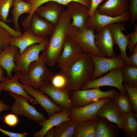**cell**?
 <instances>
[{
  "label": "cell",
  "mask_w": 137,
  "mask_h": 137,
  "mask_svg": "<svg viewBox=\"0 0 137 137\" xmlns=\"http://www.w3.org/2000/svg\"><path fill=\"white\" fill-rule=\"evenodd\" d=\"M71 21L69 14L64 10L54 25L45 47L46 63L50 66L55 65L59 58L72 27Z\"/></svg>",
  "instance_id": "6da1fadb"
},
{
  "label": "cell",
  "mask_w": 137,
  "mask_h": 137,
  "mask_svg": "<svg viewBox=\"0 0 137 137\" xmlns=\"http://www.w3.org/2000/svg\"><path fill=\"white\" fill-rule=\"evenodd\" d=\"M94 65L90 54L84 53L65 70H60L67 80L66 89L72 91L81 89L83 85L91 79Z\"/></svg>",
  "instance_id": "7a4b0ae2"
},
{
  "label": "cell",
  "mask_w": 137,
  "mask_h": 137,
  "mask_svg": "<svg viewBox=\"0 0 137 137\" xmlns=\"http://www.w3.org/2000/svg\"><path fill=\"white\" fill-rule=\"evenodd\" d=\"M46 55V51L44 49L39 56V59L30 64L27 73L25 74H21L19 81L22 83L38 89L49 82L53 75L47 66Z\"/></svg>",
  "instance_id": "3957f363"
},
{
  "label": "cell",
  "mask_w": 137,
  "mask_h": 137,
  "mask_svg": "<svg viewBox=\"0 0 137 137\" xmlns=\"http://www.w3.org/2000/svg\"><path fill=\"white\" fill-rule=\"evenodd\" d=\"M95 30L86 26L80 28L72 26L68 38L80 46L83 53L104 57L95 45Z\"/></svg>",
  "instance_id": "277c9868"
},
{
  "label": "cell",
  "mask_w": 137,
  "mask_h": 137,
  "mask_svg": "<svg viewBox=\"0 0 137 137\" xmlns=\"http://www.w3.org/2000/svg\"><path fill=\"white\" fill-rule=\"evenodd\" d=\"M119 92L115 89L104 91L100 87L71 91L70 98L72 107L79 108L105 97L112 98Z\"/></svg>",
  "instance_id": "5b68a950"
},
{
  "label": "cell",
  "mask_w": 137,
  "mask_h": 137,
  "mask_svg": "<svg viewBox=\"0 0 137 137\" xmlns=\"http://www.w3.org/2000/svg\"><path fill=\"white\" fill-rule=\"evenodd\" d=\"M48 39V38H46L41 43L31 45L26 48L21 54L18 52L15 56L14 60L16 66L13 72H20L23 74H26L30 64L39 59V54L44 49Z\"/></svg>",
  "instance_id": "8992f818"
},
{
  "label": "cell",
  "mask_w": 137,
  "mask_h": 137,
  "mask_svg": "<svg viewBox=\"0 0 137 137\" xmlns=\"http://www.w3.org/2000/svg\"><path fill=\"white\" fill-rule=\"evenodd\" d=\"M121 68L112 69L104 76L90 79L83 85L81 89H88L107 86L115 87L121 92L127 93L123 84Z\"/></svg>",
  "instance_id": "52a82bcc"
},
{
  "label": "cell",
  "mask_w": 137,
  "mask_h": 137,
  "mask_svg": "<svg viewBox=\"0 0 137 137\" xmlns=\"http://www.w3.org/2000/svg\"><path fill=\"white\" fill-rule=\"evenodd\" d=\"M9 93L15 99L10 108L12 113L17 116H25L38 123L47 119L34 107L29 104L27 98L11 92Z\"/></svg>",
  "instance_id": "ba28073f"
},
{
  "label": "cell",
  "mask_w": 137,
  "mask_h": 137,
  "mask_svg": "<svg viewBox=\"0 0 137 137\" xmlns=\"http://www.w3.org/2000/svg\"><path fill=\"white\" fill-rule=\"evenodd\" d=\"M90 54L94 65V70L91 79L98 78L112 69L121 68L126 65V61L119 55L108 58Z\"/></svg>",
  "instance_id": "9c48e42d"
},
{
  "label": "cell",
  "mask_w": 137,
  "mask_h": 137,
  "mask_svg": "<svg viewBox=\"0 0 137 137\" xmlns=\"http://www.w3.org/2000/svg\"><path fill=\"white\" fill-rule=\"evenodd\" d=\"M112 98L105 97L90 103L83 106L72 107L69 110L68 118L78 122L97 118V112L101 107Z\"/></svg>",
  "instance_id": "30bf717a"
},
{
  "label": "cell",
  "mask_w": 137,
  "mask_h": 137,
  "mask_svg": "<svg viewBox=\"0 0 137 137\" xmlns=\"http://www.w3.org/2000/svg\"><path fill=\"white\" fill-rule=\"evenodd\" d=\"M95 42L97 48L104 57L116 56L113 48L115 43L109 25L96 32L95 34Z\"/></svg>",
  "instance_id": "8fae6325"
},
{
  "label": "cell",
  "mask_w": 137,
  "mask_h": 137,
  "mask_svg": "<svg viewBox=\"0 0 137 137\" xmlns=\"http://www.w3.org/2000/svg\"><path fill=\"white\" fill-rule=\"evenodd\" d=\"M130 17V14L128 11L121 15L112 17L100 14L96 9L93 18L89 16L85 26L94 29L96 32L111 24L127 22L129 21Z\"/></svg>",
  "instance_id": "7c38bea8"
},
{
  "label": "cell",
  "mask_w": 137,
  "mask_h": 137,
  "mask_svg": "<svg viewBox=\"0 0 137 137\" xmlns=\"http://www.w3.org/2000/svg\"><path fill=\"white\" fill-rule=\"evenodd\" d=\"M21 85L25 91L33 97L40 105L45 110L48 117L53 113L63 110L42 91L36 89L27 84L21 83Z\"/></svg>",
  "instance_id": "4fadbf2b"
},
{
  "label": "cell",
  "mask_w": 137,
  "mask_h": 137,
  "mask_svg": "<svg viewBox=\"0 0 137 137\" xmlns=\"http://www.w3.org/2000/svg\"><path fill=\"white\" fill-rule=\"evenodd\" d=\"M65 6L66 10L71 19L72 26L80 28L85 27L90 16L89 8L77 2H71Z\"/></svg>",
  "instance_id": "5bb4252c"
},
{
  "label": "cell",
  "mask_w": 137,
  "mask_h": 137,
  "mask_svg": "<svg viewBox=\"0 0 137 137\" xmlns=\"http://www.w3.org/2000/svg\"><path fill=\"white\" fill-rule=\"evenodd\" d=\"M83 53L80 46L67 38L57 63L60 70H65Z\"/></svg>",
  "instance_id": "9a60e30c"
},
{
  "label": "cell",
  "mask_w": 137,
  "mask_h": 137,
  "mask_svg": "<svg viewBox=\"0 0 137 137\" xmlns=\"http://www.w3.org/2000/svg\"><path fill=\"white\" fill-rule=\"evenodd\" d=\"M39 89L49 96L54 102L63 109L69 110L72 107L70 98L71 91L55 88L49 82L40 87Z\"/></svg>",
  "instance_id": "2e32d148"
},
{
  "label": "cell",
  "mask_w": 137,
  "mask_h": 137,
  "mask_svg": "<svg viewBox=\"0 0 137 137\" xmlns=\"http://www.w3.org/2000/svg\"><path fill=\"white\" fill-rule=\"evenodd\" d=\"M109 25L115 43L119 49V55L126 61L127 65H131L126 52L130 38L128 35H125L123 32L125 30V24L124 23L119 22Z\"/></svg>",
  "instance_id": "e0dca14e"
},
{
  "label": "cell",
  "mask_w": 137,
  "mask_h": 137,
  "mask_svg": "<svg viewBox=\"0 0 137 137\" xmlns=\"http://www.w3.org/2000/svg\"><path fill=\"white\" fill-rule=\"evenodd\" d=\"M21 74V72H17L11 78L5 77L4 80L0 83V93L3 90L11 92L26 98L33 105L39 104L34 98L30 96L25 91L21 83L19 82Z\"/></svg>",
  "instance_id": "ac0fdd59"
},
{
  "label": "cell",
  "mask_w": 137,
  "mask_h": 137,
  "mask_svg": "<svg viewBox=\"0 0 137 137\" xmlns=\"http://www.w3.org/2000/svg\"><path fill=\"white\" fill-rule=\"evenodd\" d=\"M129 0H107L97 10L100 14L111 16L121 15L128 11Z\"/></svg>",
  "instance_id": "d6986e66"
},
{
  "label": "cell",
  "mask_w": 137,
  "mask_h": 137,
  "mask_svg": "<svg viewBox=\"0 0 137 137\" xmlns=\"http://www.w3.org/2000/svg\"><path fill=\"white\" fill-rule=\"evenodd\" d=\"M46 3L45 5L38 8L35 13L54 26L64 10V5L53 1Z\"/></svg>",
  "instance_id": "ffe728a7"
},
{
  "label": "cell",
  "mask_w": 137,
  "mask_h": 137,
  "mask_svg": "<svg viewBox=\"0 0 137 137\" xmlns=\"http://www.w3.org/2000/svg\"><path fill=\"white\" fill-rule=\"evenodd\" d=\"M97 115L98 117L105 118L115 124L120 130L124 132L121 120V114L112 98L101 107L97 112Z\"/></svg>",
  "instance_id": "44dd1931"
},
{
  "label": "cell",
  "mask_w": 137,
  "mask_h": 137,
  "mask_svg": "<svg viewBox=\"0 0 137 137\" xmlns=\"http://www.w3.org/2000/svg\"><path fill=\"white\" fill-rule=\"evenodd\" d=\"M69 110L63 109L51 115L46 119L38 123L42 128L32 134L34 137H44L49 129L65 121L70 119L68 118Z\"/></svg>",
  "instance_id": "7402d4cb"
},
{
  "label": "cell",
  "mask_w": 137,
  "mask_h": 137,
  "mask_svg": "<svg viewBox=\"0 0 137 137\" xmlns=\"http://www.w3.org/2000/svg\"><path fill=\"white\" fill-rule=\"evenodd\" d=\"M54 26L52 24L34 13L31 17L29 28L36 36L46 38L51 35Z\"/></svg>",
  "instance_id": "603a6c76"
},
{
  "label": "cell",
  "mask_w": 137,
  "mask_h": 137,
  "mask_svg": "<svg viewBox=\"0 0 137 137\" xmlns=\"http://www.w3.org/2000/svg\"><path fill=\"white\" fill-rule=\"evenodd\" d=\"M46 39L36 36L29 28L22 33L19 37H14L12 36L10 40L9 45L18 47L19 49V52L21 54L29 46L35 43H41Z\"/></svg>",
  "instance_id": "cb8c5ba5"
},
{
  "label": "cell",
  "mask_w": 137,
  "mask_h": 137,
  "mask_svg": "<svg viewBox=\"0 0 137 137\" xmlns=\"http://www.w3.org/2000/svg\"><path fill=\"white\" fill-rule=\"evenodd\" d=\"M18 52L19 49L18 47L9 45L0 53V65L6 71L7 77L9 79L12 77V72L16 66L14 57Z\"/></svg>",
  "instance_id": "d4e9b609"
},
{
  "label": "cell",
  "mask_w": 137,
  "mask_h": 137,
  "mask_svg": "<svg viewBox=\"0 0 137 137\" xmlns=\"http://www.w3.org/2000/svg\"><path fill=\"white\" fill-rule=\"evenodd\" d=\"M120 129L115 124L107 119L98 117L95 129V137H117Z\"/></svg>",
  "instance_id": "484cf974"
},
{
  "label": "cell",
  "mask_w": 137,
  "mask_h": 137,
  "mask_svg": "<svg viewBox=\"0 0 137 137\" xmlns=\"http://www.w3.org/2000/svg\"><path fill=\"white\" fill-rule=\"evenodd\" d=\"M13 8L11 12L12 15V21L14 26V29L16 31H21L19 24L20 16L25 13L30 14L32 10L31 4L23 0H13Z\"/></svg>",
  "instance_id": "4316f807"
},
{
  "label": "cell",
  "mask_w": 137,
  "mask_h": 137,
  "mask_svg": "<svg viewBox=\"0 0 137 137\" xmlns=\"http://www.w3.org/2000/svg\"><path fill=\"white\" fill-rule=\"evenodd\" d=\"M97 118L78 122L73 137H95Z\"/></svg>",
  "instance_id": "83f0119b"
},
{
  "label": "cell",
  "mask_w": 137,
  "mask_h": 137,
  "mask_svg": "<svg viewBox=\"0 0 137 137\" xmlns=\"http://www.w3.org/2000/svg\"><path fill=\"white\" fill-rule=\"evenodd\" d=\"M137 116L132 111L121 114L122 122L126 136H137Z\"/></svg>",
  "instance_id": "f1b7e54d"
},
{
  "label": "cell",
  "mask_w": 137,
  "mask_h": 137,
  "mask_svg": "<svg viewBox=\"0 0 137 137\" xmlns=\"http://www.w3.org/2000/svg\"><path fill=\"white\" fill-rule=\"evenodd\" d=\"M78 122L70 119L54 127L55 137H73Z\"/></svg>",
  "instance_id": "f546056e"
},
{
  "label": "cell",
  "mask_w": 137,
  "mask_h": 137,
  "mask_svg": "<svg viewBox=\"0 0 137 137\" xmlns=\"http://www.w3.org/2000/svg\"><path fill=\"white\" fill-rule=\"evenodd\" d=\"M112 99L121 114L132 111L131 102L127 93L118 92Z\"/></svg>",
  "instance_id": "4dcf8cb0"
},
{
  "label": "cell",
  "mask_w": 137,
  "mask_h": 137,
  "mask_svg": "<svg viewBox=\"0 0 137 137\" xmlns=\"http://www.w3.org/2000/svg\"><path fill=\"white\" fill-rule=\"evenodd\" d=\"M121 69L123 82L124 84L137 86V66L127 65Z\"/></svg>",
  "instance_id": "1f68e13d"
},
{
  "label": "cell",
  "mask_w": 137,
  "mask_h": 137,
  "mask_svg": "<svg viewBox=\"0 0 137 137\" xmlns=\"http://www.w3.org/2000/svg\"><path fill=\"white\" fill-rule=\"evenodd\" d=\"M31 3L32 5V10L30 15H32L36 9L43 4L53 1L57 2L63 5H66L72 2H77L81 3L90 8L91 4V0H24Z\"/></svg>",
  "instance_id": "d6a6232c"
},
{
  "label": "cell",
  "mask_w": 137,
  "mask_h": 137,
  "mask_svg": "<svg viewBox=\"0 0 137 137\" xmlns=\"http://www.w3.org/2000/svg\"><path fill=\"white\" fill-rule=\"evenodd\" d=\"M13 0H0V21L6 22L12 21L8 19V16L10 8L13 7Z\"/></svg>",
  "instance_id": "836d02e7"
},
{
  "label": "cell",
  "mask_w": 137,
  "mask_h": 137,
  "mask_svg": "<svg viewBox=\"0 0 137 137\" xmlns=\"http://www.w3.org/2000/svg\"><path fill=\"white\" fill-rule=\"evenodd\" d=\"M123 84L131 102V111L137 116V86Z\"/></svg>",
  "instance_id": "e575fe53"
},
{
  "label": "cell",
  "mask_w": 137,
  "mask_h": 137,
  "mask_svg": "<svg viewBox=\"0 0 137 137\" xmlns=\"http://www.w3.org/2000/svg\"><path fill=\"white\" fill-rule=\"evenodd\" d=\"M50 82V84L55 88L67 89L66 79L65 76L61 73L53 76Z\"/></svg>",
  "instance_id": "d590c367"
},
{
  "label": "cell",
  "mask_w": 137,
  "mask_h": 137,
  "mask_svg": "<svg viewBox=\"0 0 137 137\" xmlns=\"http://www.w3.org/2000/svg\"><path fill=\"white\" fill-rule=\"evenodd\" d=\"M11 37L7 30L0 26V49L3 50L9 46V41Z\"/></svg>",
  "instance_id": "8d00e7d4"
},
{
  "label": "cell",
  "mask_w": 137,
  "mask_h": 137,
  "mask_svg": "<svg viewBox=\"0 0 137 137\" xmlns=\"http://www.w3.org/2000/svg\"><path fill=\"white\" fill-rule=\"evenodd\" d=\"M127 35L129 36L130 39L127 47L129 50V53L131 54L132 53L135 46L137 45V23L135 25L134 31Z\"/></svg>",
  "instance_id": "74e56055"
},
{
  "label": "cell",
  "mask_w": 137,
  "mask_h": 137,
  "mask_svg": "<svg viewBox=\"0 0 137 137\" xmlns=\"http://www.w3.org/2000/svg\"><path fill=\"white\" fill-rule=\"evenodd\" d=\"M128 11L130 14V22L133 23L137 20V0H129Z\"/></svg>",
  "instance_id": "f35d334b"
},
{
  "label": "cell",
  "mask_w": 137,
  "mask_h": 137,
  "mask_svg": "<svg viewBox=\"0 0 137 137\" xmlns=\"http://www.w3.org/2000/svg\"><path fill=\"white\" fill-rule=\"evenodd\" d=\"M3 122L7 125L16 126L18 123L19 120L17 115L13 113H9L3 116Z\"/></svg>",
  "instance_id": "ab89813d"
},
{
  "label": "cell",
  "mask_w": 137,
  "mask_h": 137,
  "mask_svg": "<svg viewBox=\"0 0 137 137\" xmlns=\"http://www.w3.org/2000/svg\"><path fill=\"white\" fill-rule=\"evenodd\" d=\"M105 0H91V4L89 8V14L92 19L94 13L100 3Z\"/></svg>",
  "instance_id": "60d3db41"
},
{
  "label": "cell",
  "mask_w": 137,
  "mask_h": 137,
  "mask_svg": "<svg viewBox=\"0 0 137 137\" xmlns=\"http://www.w3.org/2000/svg\"><path fill=\"white\" fill-rule=\"evenodd\" d=\"M0 131L10 137H26L27 135L26 132L19 133L12 132L4 130L0 128Z\"/></svg>",
  "instance_id": "b9f144b4"
},
{
  "label": "cell",
  "mask_w": 137,
  "mask_h": 137,
  "mask_svg": "<svg viewBox=\"0 0 137 137\" xmlns=\"http://www.w3.org/2000/svg\"><path fill=\"white\" fill-rule=\"evenodd\" d=\"M132 53L131 55L128 57L129 61L131 65L137 66V45Z\"/></svg>",
  "instance_id": "7bdbcfd3"
},
{
  "label": "cell",
  "mask_w": 137,
  "mask_h": 137,
  "mask_svg": "<svg viewBox=\"0 0 137 137\" xmlns=\"http://www.w3.org/2000/svg\"><path fill=\"white\" fill-rule=\"evenodd\" d=\"M10 107L8 105L5 104L3 101L0 100V120L2 119L0 116L2 111L5 110H8L9 109Z\"/></svg>",
  "instance_id": "ee69618b"
},
{
  "label": "cell",
  "mask_w": 137,
  "mask_h": 137,
  "mask_svg": "<svg viewBox=\"0 0 137 137\" xmlns=\"http://www.w3.org/2000/svg\"><path fill=\"white\" fill-rule=\"evenodd\" d=\"M45 136V137H55L54 127L48 130L46 132Z\"/></svg>",
  "instance_id": "f6af8a7d"
},
{
  "label": "cell",
  "mask_w": 137,
  "mask_h": 137,
  "mask_svg": "<svg viewBox=\"0 0 137 137\" xmlns=\"http://www.w3.org/2000/svg\"><path fill=\"white\" fill-rule=\"evenodd\" d=\"M5 70L0 65V82H2L4 79L5 77L3 76L5 72Z\"/></svg>",
  "instance_id": "bcb514c9"
},
{
  "label": "cell",
  "mask_w": 137,
  "mask_h": 137,
  "mask_svg": "<svg viewBox=\"0 0 137 137\" xmlns=\"http://www.w3.org/2000/svg\"><path fill=\"white\" fill-rule=\"evenodd\" d=\"M3 50L0 48V53L2 52Z\"/></svg>",
  "instance_id": "7dc6e473"
},
{
  "label": "cell",
  "mask_w": 137,
  "mask_h": 137,
  "mask_svg": "<svg viewBox=\"0 0 137 137\" xmlns=\"http://www.w3.org/2000/svg\"></svg>",
  "instance_id": "c3c4849f"
}]
</instances>
